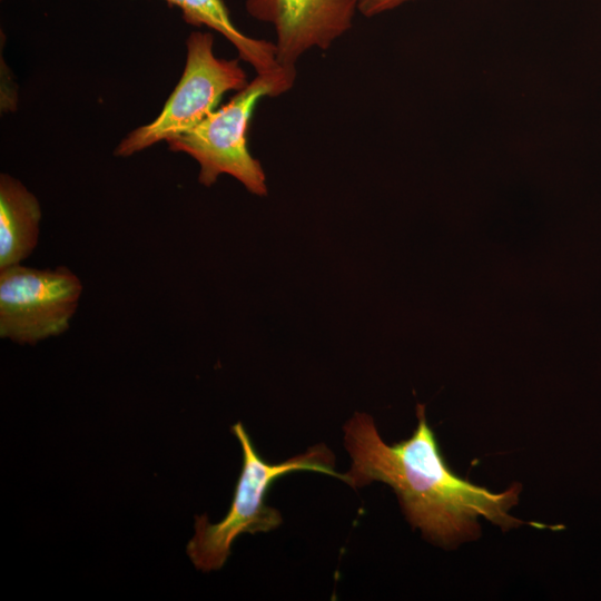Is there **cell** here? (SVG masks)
Returning a JSON list of instances; mask_svg holds the SVG:
<instances>
[{
  "label": "cell",
  "instance_id": "277c9868",
  "mask_svg": "<svg viewBox=\"0 0 601 601\" xmlns=\"http://www.w3.org/2000/svg\"><path fill=\"white\" fill-rule=\"evenodd\" d=\"M214 38L208 32H193L187 40L184 72L158 117L132 130L115 154L128 157L161 140L177 137L201 122L228 91L247 86L238 60L215 57Z\"/></svg>",
  "mask_w": 601,
  "mask_h": 601
},
{
  "label": "cell",
  "instance_id": "7a4b0ae2",
  "mask_svg": "<svg viewBox=\"0 0 601 601\" xmlns=\"http://www.w3.org/2000/svg\"><path fill=\"white\" fill-rule=\"evenodd\" d=\"M243 451V465L230 508L223 520L210 523L206 515L195 518V534L186 552L197 570H219L228 559L234 541L243 533L268 532L278 528L283 518L278 510L265 503L270 485L278 477L312 471L342 480L335 471V456L324 444H316L286 461L269 463L260 457L244 425L230 427Z\"/></svg>",
  "mask_w": 601,
  "mask_h": 601
},
{
  "label": "cell",
  "instance_id": "3957f363",
  "mask_svg": "<svg viewBox=\"0 0 601 601\" xmlns=\"http://www.w3.org/2000/svg\"><path fill=\"white\" fill-rule=\"evenodd\" d=\"M295 75H257L229 102L210 112L193 129L167 140L169 149L191 156L199 164V183L211 186L227 174L257 196L267 194L260 162L247 146L249 119L257 101L287 91Z\"/></svg>",
  "mask_w": 601,
  "mask_h": 601
},
{
  "label": "cell",
  "instance_id": "6da1fadb",
  "mask_svg": "<svg viewBox=\"0 0 601 601\" xmlns=\"http://www.w3.org/2000/svg\"><path fill=\"white\" fill-rule=\"evenodd\" d=\"M416 416L412 435L390 445L382 440L374 420L356 412L343 427L352 464L342 481L353 489L375 481L388 484L410 524L443 546L477 538L479 518L503 530L525 523L510 514L519 500V484L495 493L460 477L442 455L424 404L417 403Z\"/></svg>",
  "mask_w": 601,
  "mask_h": 601
},
{
  "label": "cell",
  "instance_id": "9c48e42d",
  "mask_svg": "<svg viewBox=\"0 0 601 601\" xmlns=\"http://www.w3.org/2000/svg\"><path fill=\"white\" fill-rule=\"evenodd\" d=\"M357 10L365 17H373L394 9L412 0H355Z\"/></svg>",
  "mask_w": 601,
  "mask_h": 601
},
{
  "label": "cell",
  "instance_id": "ba28073f",
  "mask_svg": "<svg viewBox=\"0 0 601 601\" xmlns=\"http://www.w3.org/2000/svg\"><path fill=\"white\" fill-rule=\"evenodd\" d=\"M166 1L181 10L187 23L206 26L221 33L238 50L239 57L253 66L257 75H295V68H285L278 62L275 43L247 37L234 26L223 0Z\"/></svg>",
  "mask_w": 601,
  "mask_h": 601
},
{
  "label": "cell",
  "instance_id": "8992f818",
  "mask_svg": "<svg viewBox=\"0 0 601 601\" xmlns=\"http://www.w3.org/2000/svg\"><path fill=\"white\" fill-rule=\"evenodd\" d=\"M255 19L276 31V55L285 68L312 48L328 49L351 29L357 10L355 0H246Z\"/></svg>",
  "mask_w": 601,
  "mask_h": 601
},
{
  "label": "cell",
  "instance_id": "52a82bcc",
  "mask_svg": "<svg viewBox=\"0 0 601 601\" xmlns=\"http://www.w3.org/2000/svg\"><path fill=\"white\" fill-rule=\"evenodd\" d=\"M41 208L16 178L0 177V269L21 264L38 245Z\"/></svg>",
  "mask_w": 601,
  "mask_h": 601
},
{
  "label": "cell",
  "instance_id": "5b68a950",
  "mask_svg": "<svg viewBox=\"0 0 601 601\" xmlns=\"http://www.w3.org/2000/svg\"><path fill=\"white\" fill-rule=\"evenodd\" d=\"M66 266L38 269L22 264L0 269V336L36 345L65 333L82 294Z\"/></svg>",
  "mask_w": 601,
  "mask_h": 601
}]
</instances>
